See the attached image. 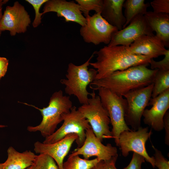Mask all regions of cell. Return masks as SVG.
Wrapping results in <instances>:
<instances>
[{
    "label": "cell",
    "mask_w": 169,
    "mask_h": 169,
    "mask_svg": "<svg viewBox=\"0 0 169 169\" xmlns=\"http://www.w3.org/2000/svg\"><path fill=\"white\" fill-rule=\"evenodd\" d=\"M50 12L57 13L58 17H63L66 22L77 23L81 27L86 23V19L82 14L79 5L73 1L48 0L44 4L42 15Z\"/></svg>",
    "instance_id": "cell-15"
},
{
    "label": "cell",
    "mask_w": 169,
    "mask_h": 169,
    "mask_svg": "<svg viewBox=\"0 0 169 169\" xmlns=\"http://www.w3.org/2000/svg\"><path fill=\"white\" fill-rule=\"evenodd\" d=\"M127 48L132 54L152 59L164 55L167 50L161 40L155 35L141 36Z\"/></svg>",
    "instance_id": "cell-17"
},
{
    "label": "cell",
    "mask_w": 169,
    "mask_h": 169,
    "mask_svg": "<svg viewBox=\"0 0 169 169\" xmlns=\"http://www.w3.org/2000/svg\"><path fill=\"white\" fill-rule=\"evenodd\" d=\"M104 164L105 162L104 161H100L91 169H103Z\"/></svg>",
    "instance_id": "cell-34"
},
{
    "label": "cell",
    "mask_w": 169,
    "mask_h": 169,
    "mask_svg": "<svg viewBox=\"0 0 169 169\" xmlns=\"http://www.w3.org/2000/svg\"><path fill=\"white\" fill-rule=\"evenodd\" d=\"M149 25L156 35L164 44L165 47H169V14L156 13L147 11L144 15Z\"/></svg>",
    "instance_id": "cell-18"
},
{
    "label": "cell",
    "mask_w": 169,
    "mask_h": 169,
    "mask_svg": "<svg viewBox=\"0 0 169 169\" xmlns=\"http://www.w3.org/2000/svg\"><path fill=\"white\" fill-rule=\"evenodd\" d=\"M152 147L155 151L154 154V165L158 169H169V161L165 158L160 150L154 146Z\"/></svg>",
    "instance_id": "cell-28"
},
{
    "label": "cell",
    "mask_w": 169,
    "mask_h": 169,
    "mask_svg": "<svg viewBox=\"0 0 169 169\" xmlns=\"http://www.w3.org/2000/svg\"><path fill=\"white\" fill-rule=\"evenodd\" d=\"M164 58L158 61L151 59L149 62L151 69H158L162 71L169 70V49L167 50L164 54Z\"/></svg>",
    "instance_id": "cell-27"
},
{
    "label": "cell",
    "mask_w": 169,
    "mask_h": 169,
    "mask_svg": "<svg viewBox=\"0 0 169 169\" xmlns=\"http://www.w3.org/2000/svg\"><path fill=\"white\" fill-rule=\"evenodd\" d=\"M151 97L154 98L169 89V70H158L153 81Z\"/></svg>",
    "instance_id": "cell-23"
},
{
    "label": "cell",
    "mask_w": 169,
    "mask_h": 169,
    "mask_svg": "<svg viewBox=\"0 0 169 169\" xmlns=\"http://www.w3.org/2000/svg\"><path fill=\"white\" fill-rule=\"evenodd\" d=\"M153 83L144 87L131 90L123 95L126 100L125 119L126 125L132 131L141 126V118L151 97Z\"/></svg>",
    "instance_id": "cell-8"
},
{
    "label": "cell",
    "mask_w": 169,
    "mask_h": 169,
    "mask_svg": "<svg viewBox=\"0 0 169 169\" xmlns=\"http://www.w3.org/2000/svg\"><path fill=\"white\" fill-rule=\"evenodd\" d=\"M82 155L84 159H89L92 156H96L100 161H107L118 155L117 148L110 143L106 145L95 136L91 128L86 131V137L84 144L77 147L69 156Z\"/></svg>",
    "instance_id": "cell-11"
},
{
    "label": "cell",
    "mask_w": 169,
    "mask_h": 169,
    "mask_svg": "<svg viewBox=\"0 0 169 169\" xmlns=\"http://www.w3.org/2000/svg\"><path fill=\"white\" fill-rule=\"evenodd\" d=\"M94 54V52L87 60L80 65L69 63L66 74V79L60 81L65 86V93L69 95L75 96L82 105L88 103V96L91 93L87 91V87L95 79L97 74L95 69L88 68Z\"/></svg>",
    "instance_id": "cell-4"
},
{
    "label": "cell",
    "mask_w": 169,
    "mask_h": 169,
    "mask_svg": "<svg viewBox=\"0 0 169 169\" xmlns=\"http://www.w3.org/2000/svg\"><path fill=\"white\" fill-rule=\"evenodd\" d=\"M7 152L8 158L2 163L3 169H26L33 164L37 156L30 150L19 152L12 146Z\"/></svg>",
    "instance_id": "cell-20"
},
{
    "label": "cell",
    "mask_w": 169,
    "mask_h": 169,
    "mask_svg": "<svg viewBox=\"0 0 169 169\" xmlns=\"http://www.w3.org/2000/svg\"><path fill=\"white\" fill-rule=\"evenodd\" d=\"M100 161L97 158L87 160L79 155L69 156L63 163V169H91Z\"/></svg>",
    "instance_id": "cell-22"
},
{
    "label": "cell",
    "mask_w": 169,
    "mask_h": 169,
    "mask_svg": "<svg viewBox=\"0 0 169 169\" xmlns=\"http://www.w3.org/2000/svg\"><path fill=\"white\" fill-rule=\"evenodd\" d=\"M80 10L85 18L89 15V12L94 10L95 13H101L103 4V0H76Z\"/></svg>",
    "instance_id": "cell-24"
},
{
    "label": "cell",
    "mask_w": 169,
    "mask_h": 169,
    "mask_svg": "<svg viewBox=\"0 0 169 169\" xmlns=\"http://www.w3.org/2000/svg\"><path fill=\"white\" fill-rule=\"evenodd\" d=\"M125 0H103L101 16L110 25L120 30L126 22L122 8Z\"/></svg>",
    "instance_id": "cell-19"
},
{
    "label": "cell",
    "mask_w": 169,
    "mask_h": 169,
    "mask_svg": "<svg viewBox=\"0 0 169 169\" xmlns=\"http://www.w3.org/2000/svg\"><path fill=\"white\" fill-rule=\"evenodd\" d=\"M88 103L79 106L78 110L88 120L94 133L101 142L104 139L112 138L109 125L110 119L99 95L93 90Z\"/></svg>",
    "instance_id": "cell-6"
},
{
    "label": "cell",
    "mask_w": 169,
    "mask_h": 169,
    "mask_svg": "<svg viewBox=\"0 0 169 169\" xmlns=\"http://www.w3.org/2000/svg\"><path fill=\"white\" fill-rule=\"evenodd\" d=\"M1 78L0 77V80L1 79Z\"/></svg>",
    "instance_id": "cell-40"
},
{
    "label": "cell",
    "mask_w": 169,
    "mask_h": 169,
    "mask_svg": "<svg viewBox=\"0 0 169 169\" xmlns=\"http://www.w3.org/2000/svg\"><path fill=\"white\" fill-rule=\"evenodd\" d=\"M96 61L90 65L97 71L95 79L106 77L113 72L142 64L148 65L151 59L148 57L130 53L127 47L118 45L105 46L94 52Z\"/></svg>",
    "instance_id": "cell-2"
},
{
    "label": "cell",
    "mask_w": 169,
    "mask_h": 169,
    "mask_svg": "<svg viewBox=\"0 0 169 169\" xmlns=\"http://www.w3.org/2000/svg\"><path fill=\"white\" fill-rule=\"evenodd\" d=\"M118 155L112 157L110 160L105 162L103 169H118L115 166V163L118 158Z\"/></svg>",
    "instance_id": "cell-33"
},
{
    "label": "cell",
    "mask_w": 169,
    "mask_h": 169,
    "mask_svg": "<svg viewBox=\"0 0 169 169\" xmlns=\"http://www.w3.org/2000/svg\"><path fill=\"white\" fill-rule=\"evenodd\" d=\"M48 0H26V2L30 4L33 7L35 11V17L32 23L34 28H36L41 23L42 15V13H40V9L42 5L45 4Z\"/></svg>",
    "instance_id": "cell-26"
},
{
    "label": "cell",
    "mask_w": 169,
    "mask_h": 169,
    "mask_svg": "<svg viewBox=\"0 0 169 169\" xmlns=\"http://www.w3.org/2000/svg\"><path fill=\"white\" fill-rule=\"evenodd\" d=\"M144 15L135 16L125 28L116 32L108 46H129L141 36L154 35Z\"/></svg>",
    "instance_id": "cell-13"
},
{
    "label": "cell",
    "mask_w": 169,
    "mask_h": 169,
    "mask_svg": "<svg viewBox=\"0 0 169 169\" xmlns=\"http://www.w3.org/2000/svg\"><path fill=\"white\" fill-rule=\"evenodd\" d=\"M33 164L36 169H59L54 159L49 155L44 154L37 155Z\"/></svg>",
    "instance_id": "cell-25"
},
{
    "label": "cell",
    "mask_w": 169,
    "mask_h": 169,
    "mask_svg": "<svg viewBox=\"0 0 169 169\" xmlns=\"http://www.w3.org/2000/svg\"><path fill=\"white\" fill-rule=\"evenodd\" d=\"M150 4L154 12L169 14V0H154Z\"/></svg>",
    "instance_id": "cell-29"
},
{
    "label": "cell",
    "mask_w": 169,
    "mask_h": 169,
    "mask_svg": "<svg viewBox=\"0 0 169 169\" xmlns=\"http://www.w3.org/2000/svg\"><path fill=\"white\" fill-rule=\"evenodd\" d=\"M7 126L6 125H0V128H4Z\"/></svg>",
    "instance_id": "cell-38"
},
{
    "label": "cell",
    "mask_w": 169,
    "mask_h": 169,
    "mask_svg": "<svg viewBox=\"0 0 169 169\" xmlns=\"http://www.w3.org/2000/svg\"><path fill=\"white\" fill-rule=\"evenodd\" d=\"M77 138L76 135L71 134L53 143L45 144L37 141L34 143V150L37 154H44L49 155L55 161L59 169H63L64 159Z\"/></svg>",
    "instance_id": "cell-16"
},
{
    "label": "cell",
    "mask_w": 169,
    "mask_h": 169,
    "mask_svg": "<svg viewBox=\"0 0 169 169\" xmlns=\"http://www.w3.org/2000/svg\"><path fill=\"white\" fill-rule=\"evenodd\" d=\"M98 91V95L104 107L107 111L112 126V138L119 146V139L120 133L125 131L131 130L126 125L125 119L126 106V100L110 90L102 87L95 89Z\"/></svg>",
    "instance_id": "cell-5"
},
{
    "label": "cell",
    "mask_w": 169,
    "mask_h": 169,
    "mask_svg": "<svg viewBox=\"0 0 169 169\" xmlns=\"http://www.w3.org/2000/svg\"><path fill=\"white\" fill-rule=\"evenodd\" d=\"M0 169H3L2 163H0Z\"/></svg>",
    "instance_id": "cell-39"
},
{
    "label": "cell",
    "mask_w": 169,
    "mask_h": 169,
    "mask_svg": "<svg viewBox=\"0 0 169 169\" xmlns=\"http://www.w3.org/2000/svg\"><path fill=\"white\" fill-rule=\"evenodd\" d=\"M30 16L24 7L18 2L7 6L0 20V31H9L11 36L23 33L31 23Z\"/></svg>",
    "instance_id": "cell-12"
},
{
    "label": "cell",
    "mask_w": 169,
    "mask_h": 169,
    "mask_svg": "<svg viewBox=\"0 0 169 169\" xmlns=\"http://www.w3.org/2000/svg\"><path fill=\"white\" fill-rule=\"evenodd\" d=\"M23 104L38 110L42 116L39 124L36 126H29L27 130L30 132L39 131L45 138L55 131L58 125L63 121V115L69 112L73 106L70 97L64 95L61 90L54 92L50 98L48 105L42 109Z\"/></svg>",
    "instance_id": "cell-3"
},
{
    "label": "cell",
    "mask_w": 169,
    "mask_h": 169,
    "mask_svg": "<svg viewBox=\"0 0 169 169\" xmlns=\"http://www.w3.org/2000/svg\"><path fill=\"white\" fill-rule=\"evenodd\" d=\"M8 1V0H0V8L2 7L3 5L6 3Z\"/></svg>",
    "instance_id": "cell-35"
},
{
    "label": "cell",
    "mask_w": 169,
    "mask_h": 169,
    "mask_svg": "<svg viewBox=\"0 0 169 169\" xmlns=\"http://www.w3.org/2000/svg\"><path fill=\"white\" fill-rule=\"evenodd\" d=\"M148 65L142 64L115 71L109 76L95 80L90 84L93 90L102 87L107 89L119 96L129 91L147 86L153 83L158 69H148Z\"/></svg>",
    "instance_id": "cell-1"
},
{
    "label": "cell",
    "mask_w": 169,
    "mask_h": 169,
    "mask_svg": "<svg viewBox=\"0 0 169 169\" xmlns=\"http://www.w3.org/2000/svg\"><path fill=\"white\" fill-rule=\"evenodd\" d=\"M150 6V3H145L144 0H125L123 7L125 8L124 15L126 22L122 28L127 26L137 15L140 14L144 15L147 11V8Z\"/></svg>",
    "instance_id": "cell-21"
},
{
    "label": "cell",
    "mask_w": 169,
    "mask_h": 169,
    "mask_svg": "<svg viewBox=\"0 0 169 169\" xmlns=\"http://www.w3.org/2000/svg\"><path fill=\"white\" fill-rule=\"evenodd\" d=\"M8 60L6 58L0 57V77L4 76L7 72Z\"/></svg>",
    "instance_id": "cell-32"
},
{
    "label": "cell",
    "mask_w": 169,
    "mask_h": 169,
    "mask_svg": "<svg viewBox=\"0 0 169 169\" xmlns=\"http://www.w3.org/2000/svg\"><path fill=\"white\" fill-rule=\"evenodd\" d=\"M149 105L152 106L144 110L142 115L144 122L154 131H161L164 129V117L169 108V89L156 97L151 98Z\"/></svg>",
    "instance_id": "cell-14"
},
{
    "label": "cell",
    "mask_w": 169,
    "mask_h": 169,
    "mask_svg": "<svg viewBox=\"0 0 169 169\" xmlns=\"http://www.w3.org/2000/svg\"><path fill=\"white\" fill-rule=\"evenodd\" d=\"M86 23L81 27L80 33L84 41L95 45L103 43L108 44L118 29L110 25L101 15L95 13L85 18Z\"/></svg>",
    "instance_id": "cell-9"
},
{
    "label": "cell",
    "mask_w": 169,
    "mask_h": 169,
    "mask_svg": "<svg viewBox=\"0 0 169 169\" xmlns=\"http://www.w3.org/2000/svg\"><path fill=\"white\" fill-rule=\"evenodd\" d=\"M145 160L142 156L133 152L131 160L128 165L123 169H141V166Z\"/></svg>",
    "instance_id": "cell-30"
},
{
    "label": "cell",
    "mask_w": 169,
    "mask_h": 169,
    "mask_svg": "<svg viewBox=\"0 0 169 169\" xmlns=\"http://www.w3.org/2000/svg\"><path fill=\"white\" fill-rule=\"evenodd\" d=\"M163 126L165 131V143L169 145V112L167 111L165 114L163 118Z\"/></svg>",
    "instance_id": "cell-31"
},
{
    "label": "cell",
    "mask_w": 169,
    "mask_h": 169,
    "mask_svg": "<svg viewBox=\"0 0 169 169\" xmlns=\"http://www.w3.org/2000/svg\"><path fill=\"white\" fill-rule=\"evenodd\" d=\"M26 169H35V167L34 165V164H33V165L27 168Z\"/></svg>",
    "instance_id": "cell-37"
},
{
    "label": "cell",
    "mask_w": 169,
    "mask_h": 169,
    "mask_svg": "<svg viewBox=\"0 0 169 169\" xmlns=\"http://www.w3.org/2000/svg\"><path fill=\"white\" fill-rule=\"evenodd\" d=\"M3 13H2V7L0 8V20L1 19L2 15H3ZM2 32L0 31V36Z\"/></svg>",
    "instance_id": "cell-36"
},
{
    "label": "cell",
    "mask_w": 169,
    "mask_h": 169,
    "mask_svg": "<svg viewBox=\"0 0 169 169\" xmlns=\"http://www.w3.org/2000/svg\"><path fill=\"white\" fill-rule=\"evenodd\" d=\"M63 118L62 125L53 134L45 138L43 142L45 144L54 143L69 134H74L78 136L75 141L77 147H80L84 141L86 130L91 128L88 121L75 106H73L69 112L64 114Z\"/></svg>",
    "instance_id": "cell-7"
},
{
    "label": "cell",
    "mask_w": 169,
    "mask_h": 169,
    "mask_svg": "<svg viewBox=\"0 0 169 169\" xmlns=\"http://www.w3.org/2000/svg\"><path fill=\"white\" fill-rule=\"evenodd\" d=\"M152 134L149 131L148 127L141 126L136 131H125L119 137V146L123 156L126 157L130 151H133L142 156L145 161L149 163L152 167H155L153 156L151 157L146 149V143Z\"/></svg>",
    "instance_id": "cell-10"
}]
</instances>
